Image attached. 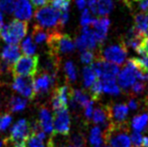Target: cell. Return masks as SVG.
<instances>
[{
  "label": "cell",
  "instance_id": "obj_4",
  "mask_svg": "<svg viewBox=\"0 0 148 147\" xmlns=\"http://www.w3.org/2000/svg\"><path fill=\"white\" fill-rule=\"evenodd\" d=\"M61 12L56 10H54L52 7H43L41 9L38 10L35 13V19L40 26L45 29H51L59 26Z\"/></svg>",
  "mask_w": 148,
  "mask_h": 147
},
{
  "label": "cell",
  "instance_id": "obj_46",
  "mask_svg": "<svg viewBox=\"0 0 148 147\" xmlns=\"http://www.w3.org/2000/svg\"><path fill=\"white\" fill-rule=\"evenodd\" d=\"M128 108H130L131 110H133V111H136L138 109V107H139V104L137 102V100H136L135 98H130V101H128Z\"/></svg>",
  "mask_w": 148,
  "mask_h": 147
},
{
  "label": "cell",
  "instance_id": "obj_49",
  "mask_svg": "<svg viewBox=\"0 0 148 147\" xmlns=\"http://www.w3.org/2000/svg\"><path fill=\"white\" fill-rule=\"evenodd\" d=\"M36 7H41L49 3V0H30Z\"/></svg>",
  "mask_w": 148,
  "mask_h": 147
},
{
  "label": "cell",
  "instance_id": "obj_39",
  "mask_svg": "<svg viewBox=\"0 0 148 147\" xmlns=\"http://www.w3.org/2000/svg\"><path fill=\"white\" fill-rule=\"evenodd\" d=\"M80 59L83 64H92L94 62L95 55L91 51H84L81 52Z\"/></svg>",
  "mask_w": 148,
  "mask_h": 147
},
{
  "label": "cell",
  "instance_id": "obj_16",
  "mask_svg": "<svg viewBox=\"0 0 148 147\" xmlns=\"http://www.w3.org/2000/svg\"><path fill=\"white\" fill-rule=\"evenodd\" d=\"M38 123L42 131H44L46 134H53V116L51 114L47 108L43 106L40 107V111H38Z\"/></svg>",
  "mask_w": 148,
  "mask_h": 147
},
{
  "label": "cell",
  "instance_id": "obj_52",
  "mask_svg": "<svg viewBox=\"0 0 148 147\" xmlns=\"http://www.w3.org/2000/svg\"><path fill=\"white\" fill-rule=\"evenodd\" d=\"M143 146L148 147V136H145L143 140Z\"/></svg>",
  "mask_w": 148,
  "mask_h": 147
},
{
  "label": "cell",
  "instance_id": "obj_2",
  "mask_svg": "<svg viewBox=\"0 0 148 147\" xmlns=\"http://www.w3.org/2000/svg\"><path fill=\"white\" fill-rule=\"evenodd\" d=\"M27 30L28 25L26 22L15 19L2 28L0 31V38L8 44L18 45L19 42L26 36Z\"/></svg>",
  "mask_w": 148,
  "mask_h": 147
},
{
  "label": "cell",
  "instance_id": "obj_14",
  "mask_svg": "<svg viewBox=\"0 0 148 147\" xmlns=\"http://www.w3.org/2000/svg\"><path fill=\"white\" fill-rule=\"evenodd\" d=\"M14 15L20 21H29L33 16L32 5L29 0H16L14 8Z\"/></svg>",
  "mask_w": 148,
  "mask_h": 147
},
{
  "label": "cell",
  "instance_id": "obj_51",
  "mask_svg": "<svg viewBox=\"0 0 148 147\" xmlns=\"http://www.w3.org/2000/svg\"><path fill=\"white\" fill-rule=\"evenodd\" d=\"M4 27V17L2 12L0 11V31L2 30V28Z\"/></svg>",
  "mask_w": 148,
  "mask_h": 147
},
{
  "label": "cell",
  "instance_id": "obj_58",
  "mask_svg": "<svg viewBox=\"0 0 148 147\" xmlns=\"http://www.w3.org/2000/svg\"><path fill=\"white\" fill-rule=\"evenodd\" d=\"M67 147H74V146H72V145H69V146H67Z\"/></svg>",
  "mask_w": 148,
  "mask_h": 147
},
{
  "label": "cell",
  "instance_id": "obj_47",
  "mask_svg": "<svg viewBox=\"0 0 148 147\" xmlns=\"http://www.w3.org/2000/svg\"><path fill=\"white\" fill-rule=\"evenodd\" d=\"M75 3L78 9L84 10L85 9V6L87 5V0H75Z\"/></svg>",
  "mask_w": 148,
  "mask_h": 147
},
{
  "label": "cell",
  "instance_id": "obj_24",
  "mask_svg": "<svg viewBox=\"0 0 148 147\" xmlns=\"http://www.w3.org/2000/svg\"><path fill=\"white\" fill-rule=\"evenodd\" d=\"M148 126V113H142L136 115L131 121V126L134 131L141 132L146 129Z\"/></svg>",
  "mask_w": 148,
  "mask_h": 147
},
{
  "label": "cell",
  "instance_id": "obj_33",
  "mask_svg": "<svg viewBox=\"0 0 148 147\" xmlns=\"http://www.w3.org/2000/svg\"><path fill=\"white\" fill-rule=\"evenodd\" d=\"M90 92H91V96L92 99L98 100L100 96L103 93V88H102V82L100 79H97L96 82L92 84V86L90 87Z\"/></svg>",
  "mask_w": 148,
  "mask_h": 147
},
{
  "label": "cell",
  "instance_id": "obj_19",
  "mask_svg": "<svg viewBox=\"0 0 148 147\" xmlns=\"http://www.w3.org/2000/svg\"><path fill=\"white\" fill-rule=\"evenodd\" d=\"M119 73V67L117 65L110 63L102 59L101 61V80H115Z\"/></svg>",
  "mask_w": 148,
  "mask_h": 147
},
{
  "label": "cell",
  "instance_id": "obj_36",
  "mask_svg": "<svg viewBox=\"0 0 148 147\" xmlns=\"http://www.w3.org/2000/svg\"><path fill=\"white\" fill-rule=\"evenodd\" d=\"M11 122H12V116L10 113H0V133L9 129Z\"/></svg>",
  "mask_w": 148,
  "mask_h": 147
},
{
  "label": "cell",
  "instance_id": "obj_9",
  "mask_svg": "<svg viewBox=\"0 0 148 147\" xmlns=\"http://www.w3.org/2000/svg\"><path fill=\"white\" fill-rule=\"evenodd\" d=\"M137 69L138 67L135 65L133 60H127L125 68L118 75V83L120 87L126 90V89L130 88L133 85L136 81V71H137Z\"/></svg>",
  "mask_w": 148,
  "mask_h": 147
},
{
  "label": "cell",
  "instance_id": "obj_56",
  "mask_svg": "<svg viewBox=\"0 0 148 147\" xmlns=\"http://www.w3.org/2000/svg\"><path fill=\"white\" fill-rule=\"evenodd\" d=\"M95 147H110L109 145H107V144H101V145H98V146H95Z\"/></svg>",
  "mask_w": 148,
  "mask_h": 147
},
{
  "label": "cell",
  "instance_id": "obj_8",
  "mask_svg": "<svg viewBox=\"0 0 148 147\" xmlns=\"http://www.w3.org/2000/svg\"><path fill=\"white\" fill-rule=\"evenodd\" d=\"M12 89L27 99L36 96L34 90V77H14Z\"/></svg>",
  "mask_w": 148,
  "mask_h": 147
},
{
  "label": "cell",
  "instance_id": "obj_45",
  "mask_svg": "<svg viewBox=\"0 0 148 147\" xmlns=\"http://www.w3.org/2000/svg\"><path fill=\"white\" fill-rule=\"evenodd\" d=\"M69 10L62 11L60 14V20H59L60 27H62V26H64L66 24H67L69 21Z\"/></svg>",
  "mask_w": 148,
  "mask_h": 147
},
{
  "label": "cell",
  "instance_id": "obj_26",
  "mask_svg": "<svg viewBox=\"0 0 148 147\" xmlns=\"http://www.w3.org/2000/svg\"><path fill=\"white\" fill-rule=\"evenodd\" d=\"M101 80V79H100ZM102 82L103 92L112 96H118L121 92V89L117 85L115 80H101Z\"/></svg>",
  "mask_w": 148,
  "mask_h": 147
},
{
  "label": "cell",
  "instance_id": "obj_29",
  "mask_svg": "<svg viewBox=\"0 0 148 147\" xmlns=\"http://www.w3.org/2000/svg\"><path fill=\"white\" fill-rule=\"evenodd\" d=\"M83 79H84V85L86 88H90L92 84L96 82L98 79L95 74V72L92 70L90 67H85L83 69Z\"/></svg>",
  "mask_w": 148,
  "mask_h": 147
},
{
  "label": "cell",
  "instance_id": "obj_17",
  "mask_svg": "<svg viewBox=\"0 0 148 147\" xmlns=\"http://www.w3.org/2000/svg\"><path fill=\"white\" fill-rule=\"evenodd\" d=\"M20 53L21 50L18 45L9 44L2 49L1 53H0V56H1L3 63L9 65L10 67L20 58Z\"/></svg>",
  "mask_w": 148,
  "mask_h": 147
},
{
  "label": "cell",
  "instance_id": "obj_6",
  "mask_svg": "<svg viewBox=\"0 0 148 147\" xmlns=\"http://www.w3.org/2000/svg\"><path fill=\"white\" fill-rule=\"evenodd\" d=\"M31 135H32L31 123H29L26 119H20L11 127L8 140L9 142H14V144L25 142L30 138Z\"/></svg>",
  "mask_w": 148,
  "mask_h": 147
},
{
  "label": "cell",
  "instance_id": "obj_38",
  "mask_svg": "<svg viewBox=\"0 0 148 147\" xmlns=\"http://www.w3.org/2000/svg\"><path fill=\"white\" fill-rule=\"evenodd\" d=\"M143 140L142 134L137 131H133L130 135V142L132 147H142L143 146Z\"/></svg>",
  "mask_w": 148,
  "mask_h": 147
},
{
  "label": "cell",
  "instance_id": "obj_7",
  "mask_svg": "<svg viewBox=\"0 0 148 147\" xmlns=\"http://www.w3.org/2000/svg\"><path fill=\"white\" fill-rule=\"evenodd\" d=\"M72 89L68 85L60 86L54 89L52 96V107L56 111L68 110V105L69 98H71Z\"/></svg>",
  "mask_w": 148,
  "mask_h": 147
},
{
  "label": "cell",
  "instance_id": "obj_40",
  "mask_svg": "<svg viewBox=\"0 0 148 147\" xmlns=\"http://www.w3.org/2000/svg\"><path fill=\"white\" fill-rule=\"evenodd\" d=\"M132 60H133L135 65L137 66L139 68L148 70V55L139 57V58H132Z\"/></svg>",
  "mask_w": 148,
  "mask_h": 147
},
{
  "label": "cell",
  "instance_id": "obj_25",
  "mask_svg": "<svg viewBox=\"0 0 148 147\" xmlns=\"http://www.w3.org/2000/svg\"><path fill=\"white\" fill-rule=\"evenodd\" d=\"M89 142L95 146L104 144L103 132L99 126H96L91 129L90 134H89Z\"/></svg>",
  "mask_w": 148,
  "mask_h": 147
},
{
  "label": "cell",
  "instance_id": "obj_43",
  "mask_svg": "<svg viewBox=\"0 0 148 147\" xmlns=\"http://www.w3.org/2000/svg\"><path fill=\"white\" fill-rule=\"evenodd\" d=\"M137 53L143 56L148 55V38H143V40L142 41V44H141V46H140V48H139Z\"/></svg>",
  "mask_w": 148,
  "mask_h": 147
},
{
  "label": "cell",
  "instance_id": "obj_44",
  "mask_svg": "<svg viewBox=\"0 0 148 147\" xmlns=\"http://www.w3.org/2000/svg\"><path fill=\"white\" fill-rule=\"evenodd\" d=\"M87 6L89 7V10H90L93 14L99 15L98 0H87Z\"/></svg>",
  "mask_w": 148,
  "mask_h": 147
},
{
  "label": "cell",
  "instance_id": "obj_37",
  "mask_svg": "<svg viewBox=\"0 0 148 147\" xmlns=\"http://www.w3.org/2000/svg\"><path fill=\"white\" fill-rule=\"evenodd\" d=\"M93 20H94V18H91L90 16V12H89V10L88 9H85L83 10V12H82V16H81V25L83 27L84 26H89L92 25L93 23Z\"/></svg>",
  "mask_w": 148,
  "mask_h": 147
},
{
  "label": "cell",
  "instance_id": "obj_5",
  "mask_svg": "<svg viewBox=\"0 0 148 147\" xmlns=\"http://www.w3.org/2000/svg\"><path fill=\"white\" fill-rule=\"evenodd\" d=\"M127 48L124 42L118 45H111L101 53L100 58L117 66H122L127 59Z\"/></svg>",
  "mask_w": 148,
  "mask_h": 147
},
{
  "label": "cell",
  "instance_id": "obj_22",
  "mask_svg": "<svg viewBox=\"0 0 148 147\" xmlns=\"http://www.w3.org/2000/svg\"><path fill=\"white\" fill-rule=\"evenodd\" d=\"M71 98L73 99L74 101L76 102V104L78 106L83 107V108L86 107V105L89 103V101L92 99V98H90V96H89L86 93L80 90V89H72Z\"/></svg>",
  "mask_w": 148,
  "mask_h": 147
},
{
  "label": "cell",
  "instance_id": "obj_30",
  "mask_svg": "<svg viewBox=\"0 0 148 147\" xmlns=\"http://www.w3.org/2000/svg\"><path fill=\"white\" fill-rule=\"evenodd\" d=\"M99 15L102 17H106V15L111 13L114 9L112 0H98Z\"/></svg>",
  "mask_w": 148,
  "mask_h": 147
},
{
  "label": "cell",
  "instance_id": "obj_54",
  "mask_svg": "<svg viewBox=\"0 0 148 147\" xmlns=\"http://www.w3.org/2000/svg\"><path fill=\"white\" fill-rule=\"evenodd\" d=\"M145 106L148 108V95L145 96Z\"/></svg>",
  "mask_w": 148,
  "mask_h": 147
},
{
  "label": "cell",
  "instance_id": "obj_10",
  "mask_svg": "<svg viewBox=\"0 0 148 147\" xmlns=\"http://www.w3.org/2000/svg\"><path fill=\"white\" fill-rule=\"evenodd\" d=\"M71 131V117L68 110L56 111L53 113V134L68 136Z\"/></svg>",
  "mask_w": 148,
  "mask_h": 147
},
{
  "label": "cell",
  "instance_id": "obj_3",
  "mask_svg": "<svg viewBox=\"0 0 148 147\" xmlns=\"http://www.w3.org/2000/svg\"><path fill=\"white\" fill-rule=\"evenodd\" d=\"M38 68V56H20L10 67L13 77H35Z\"/></svg>",
  "mask_w": 148,
  "mask_h": 147
},
{
  "label": "cell",
  "instance_id": "obj_34",
  "mask_svg": "<svg viewBox=\"0 0 148 147\" xmlns=\"http://www.w3.org/2000/svg\"><path fill=\"white\" fill-rule=\"evenodd\" d=\"M51 7L58 11H66L69 10V4L71 0H49Z\"/></svg>",
  "mask_w": 148,
  "mask_h": 147
},
{
  "label": "cell",
  "instance_id": "obj_18",
  "mask_svg": "<svg viewBox=\"0 0 148 147\" xmlns=\"http://www.w3.org/2000/svg\"><path fill=\"white\" fill-rule=\"evenodd\" d=\"M92 120L95 124H97V125H99L100 126L104 127V129H107L111 123L110 115H109V111H108V106L101 105V106L97 107L94 110V113H93Z\"/></svg>",
  "mask_w": 148,
  "mask_h": 147
},
{
  "label": "cell",
  "instance_id": "obj_13",
  "mask_svg": "<svg viewBox=\"0 0 148 147\" xmlns=\"http://www.w3.org/2000/svg\"><path fill=\"white\" fill-rule=\"evenodd\" d=\"M111 22L108 17H102L99 19L94 18L91 26L94 27V35L98 40L99 44H102L107 38V34L110 27Z\"/></svg>",
  "mask_w": 148,
  "mask_h": 147
},
{
  "label": "cell",
  "instance_id": "obj_27",
  "mask_svg": "<svg viewBox=\"0 0 148 147\" xmlns=\"http://www.w3.org/2000/svg\"><path fill=\"white\" fill-rule=\"evenodd\" d=\"M22 52L24 53V55L26 56H33V55L36 53L37 46L36 43L34 42L33 38L31 36L26 37L24 40L22 41L21 44Z\"/></svg>",
  "mask_w": 148,
  "mask_h": 147
},
{
  "label": "cell",
  "instance_id": "obj_21",
  "mask_svg": "<svg viewBox=\"0 0 148 147\" xmlns=\"http://www.w3.org/2000/svg\"><path fill=\"white\" fill-rule=\"evenodd\" d=\"M51 34H52V32H48L47 30L41 27V26L35 25L31 37H32L33 40L36 44H41L43 42H48Z\"/></svg>",
  "mask_w": 148,
  "mask_h": 147
},
{
  "label": "cell",
  "instance_id": "obj_55",
  "mask_svg": "<svg viewBox=\"0 0 148 147\" xmlns=\"http://www.w3.org/2000/svg\"><path fill=\"white\" fill-rule=\"evenodd\" d=\"M127 3V5H128V3H130V2H133V1H141V0H125Z\"/></svg>",
  "mask_w": 148,
  "mask_h": 147
},
{
  "label": "cell",
  "instance_id": "obj_31",
  "mask_svg": "<svg viewBox=\"0 0 148 147\" xmlns=\"http://www.w3.org/2000/svg\"><path fill=\"white\" fill-rule=\"evenodd\" d=\"M64 70H65L66 78H67L68 82L69 83L75 82L77 78V72H76L75 66H74V64L71 61L66 62L64 66Z\"/></svg>",
  "mask_w": 148,
  "mask_h": 147
},
{
  "label": "cell",
  "instance_id": "obj_32",
  "mask_svg": "<svg viewBox=\"0 0 148 147\" xmlns=\"http://www.w3.org/2000/svg\"><path fill=\"white\" fill-rule=\"evenodd\" d=\"M71 145L74 147H85L86 146V137L82 132H77L71 135L69 139Z\"/></svg>",
  "mask_w": 148,
  "mask_h": 147
},
{
  "label": "cell",
  "instance_id": "obj_53",
  "mask_svg": "<svg viewBox=\"0 0 148 147\" xmlns=\"http://www.w3.org/2000/svg\"><path fill=\"white\" fill-rule=\"evenodd\" d=\"M13 147H27L25 142H17V144H14Z\"/></svg>",
  "mask_w": 148,
  "mask_h": 147
},
{
  "label": "cell",
  "instance_id": "obj_28",
  "mask_svg": "<svg viewBox=\"0 0 148 147\" xmlns=\"http://www.w3.org/2000/svg\"><path fill=\"white\" fill-rule=\"evenodd\" d=\"M27 145L28 147H53V142L51 138L43 141L35 135H31L30 138L27 140Z\"/></svg>",
  "mask_w": 148,
  "mask_h": 147
},
{
  "label": "cell",
  "instance_id": "obj_41",
  "mask_svg": "<svg viewBox=\"0 0 148 147\" xmlns=\"http://www.w3.org/2000/svg\"><path fill=\"white\" fill-rule=\"evenodd\" d=\"M145 91V83L143 82H137L131 86V93L135 96L141 95Z\"/></svg>",
  "mask_w": 148,
  "mask_h": 147
},
{
  "label": "cell",
  "instance_id": "obj_35",
  "mask_svg": "<svg viewBox=\"0 0 148 147\" xmlns=\"http://www.w3.org/2000/svg\"><path fill=\"white\" fill-rule=\"evenodd\" d=\"M15 0H0V11L7 14L14 12Z\"/></svg>",
  "mask_w": 148,
  "mask_h": 147
},
{
  "label": "cell",
  "instance_id": "obj_50",
  "mask_svg": "<svg viewBox=\"0 0 148 147\" xmlns=\"http://www.w3.org/2000/svg\"><path fill=\"white\" fill-rule=\"evenodd\" d=\"M9 142L8 138H4L2 136H0V147H5V145Z\"/></svg>",
  "mask_w": 148,
  "mask_h": 147
},
{
  "label": "cell",
  "instance_id": "obj_1",
  "mask_svg": "<svg viewBox=\"0 0 148 147\" xmlns=\"http://www.w3.org/2000/svg\"><path fill=\"white\" fill-rule=\"evenodd\" d=\"M103 139L104 144L110 147H131L127 122H111L109 126L103 131Z\"/></svg>",
  "mask_w": 148,
  "mask_h": 147
},
{
  "label": "cell",
  "instance_id": "obj_42",
  "mask_svg": "<svg viewBox=\"0 0 148 147\" xmlns=\"http://www.w3.org/2000/svg\"><path fill=\"white\" fill-rule=\"evenodd\" d=\"M94 103L95 100L91 99L89 103L84 108V116L86 120H91L93 117V113H94Z\"/></svg>",
  "mask_w": 148,
  "mask_h": 147
},
{
  "label": "cell",
  "instance_id": "obj_23",
  "mask_svg": "<svg viewBox=\"0 0 148 147\" xmlns=\"http://www.w3.org/2000/svg\"><path fill=\"white\" fill-rule=\"evenodd\" d=\"M27 105V100L19 96H12L9 101V108L11 113H19L24 111Z\"/></svg>",
  "mask_w": 148,
  "mask_h": 147
},
{
  "label": "cell",
  "instance_id": "obj_48",
  "mask_svg": "<svg viewBox=\"0 0 148 147\" xmlns=\"http://www.w3.org/2000/svg\"><path fill=\"white\" fill-rule=\"evenodd\" d=\"M139 6H140V9H141L143 12H146L148 10V0H141Z\"/></svg>",
  "mask_w": 148,
  "mask_h": 147
},
{
  "label": "cell",
  "instance_id": "obj_20",
  "mask_svg": "<svg viewBox=\"0 0 148 147\" xmlns=\"http://www.w3.org/2000/svg\"><path fill=\"white\" fill-rule=\"evenodd\" d=\"M134 27L143 37H145V33L148 29V13L140 12L134 16Z\"/></svg>",
  "mask_w": 148,
  "mask_h": 147
},
{
  "label": "cell",
  "instance_id": "obj_12",
  "mask_svg": "<svg viewBox=\"0 0 148 147\" xmlns=\"http://www.w3.org/2000/svg\"><path fill=\"white\" fill-rule=\"evenodd\" d=\"M54 78L47 72H42L37 78L34 77V90L36 94H47L54 85Z\"/></svg>",
  "mask_w": 148,
  "mask_h": 147
},
{
  "label": "cell",
  "instance_id": "obj_15",
  "mask_svg": "<svg viewBox=\"0 0 148 147\" xmlns=\"http://www.w3.org/2000/svg\"><path fill=\"white\" fill-rule=\"evenodd\" d=\"M111 122L112 123H125L128 114V106L126 104H112L107 105Z\"/></svg>",
  "mask_w": 148,
  "mask_h": 147
},
{
  "label": "cell",
  "instance_id": "obj_57",
  "mask_svg": "<svg viewBox=\"0 0 148 147\" xmlns=\"http://www.w3.org/2000/svg\"><path fill=\"white\" fill-rule=\"evenodd\" d=\"M145 38H148V29H147L146 33H145Z\"/></svg>",
  "mask_w": 148,
  "mask_h": 147
},
{
  "label": "cell",
  "instance_id": "obj_11",
  "mask_svg": "<svg viewBox=\"0 0 148 147\" xmlns=\"http://www.w3.org/2000/svg\"><path fill=\"white\" fill-rule=\"evenodd\" d=\"M99 42L94 35V32L89 26H84L82 30V35L76 38L75 45L81 52L94 50L97 48Z\"/></svg>",
  "mask_w": 148,
  "mask_h": 147
}]
</instances>
